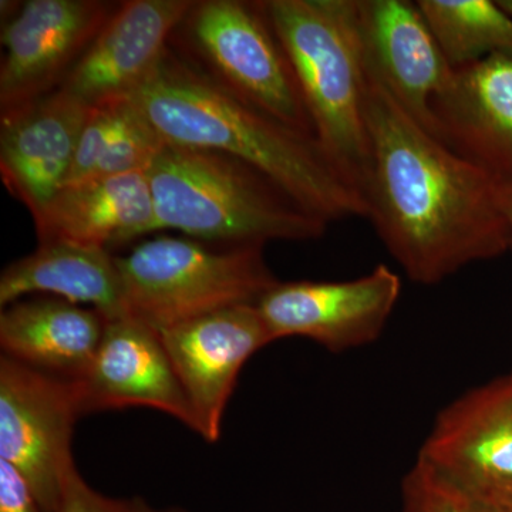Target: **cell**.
<instances>
[{"mask_svg": "<svg viewBox=\"0 0 512 512\" xmlns=\"http://www.w3.org/2000/svg\"><path fill=\"white\" fill-rule=\"evenodd\" d=\"M365 116L366 218L410 281L440 284L511 249L497 181L420 127L369 73Z\"/></svg>", "mask_w": 512, "mask_h": 512, "instance_id": "6da1fadb", "label": "cell"}, {"mask_svg": "<svg viewBox=\"0 0 512 512\" xmlns=\"http://www.w3.org/2000/svg\"><path fill=\"white\" fill-rule=\"evenodd\" d=\"M130 100L168 146L238 158L328 224L366 218L362 194L316 138L239 99L170 49L154 76Z\"/></svg>", "mask_w": 512, "mask_h": 512, "instance_id": "7a4b0ae2", "label": "cell"}, {"mask_svg": "<svg viewBox=\"0 0 512 512\" xmlns=\"http://www.w3.org/2000/svg\"><path fill=\"white\" fill-rule=\"evenodd\" d=\"M147 177L153 232L174 229L225 247H264L269 241H311L328 231V222L271 178L227 154L165 144Z\"/></svg>", "mask_w": 512, "mask_h": 512, "instance_id": "3957f363", "label": "cell"}, {"mask_svg": "<svg viewBox=\"0 0 512 512\" xmlns=\"http://www.w3.org/2000/svg\"><path fill=\"white\" fill-rule=\"evenodd\" d=\"M261 5L291 63L316 140L363 197L369 136L357 0H262Z\"/></svg>", "mask_w": 512, "mask_h": 512, "instance_id": "277c9868", "label": "cell"}, {"mask_svg": "<svg viewBox=\"0 0 512 512\" xmlns=\"http://www.w3.org/2000/svg\"><path fill=\"white\" fill-rule=\"evenodd\" d=\"M124 316L163 330L208 313L251 305L278 282L264 247L212 249L192 238L157 237L116 256Z\"/></svg>", "mask_w": 512, "mask_h": 512, "instance_id": "5b68a950", "label": "cell"}, {"mask_svg": "<svg viewBox=\"0 0 512 512\" xmlns=\"http://www.w3.org/2000/svg\"><path fill=\"white\" fill-rule=\"evenodd\" d=\"M180 28L215 82L284 126L316 138L291 63L261 2L200 0Z\"/></svg>", "mask_w": 512, "mask_h": 512, "instance_id": "8992f818", "label": "cell"}, {"mask_svg": "<svg viewBox=\"0 0 512 512\" xmlns=\"http://www.w3.org/2000/svg\"><path fill=\"white\" fill-rule=\"evenodd\" d=\"M83 416L73 380L0 359V460L16 468L46 512H57L76 470L74 426Z\"/></svg>", "mask_w": 512, "mask_h": 512, "instance_id": "52a82bcc", "label": "cell"}, {"mask_svg": "<svg viewBox=\"0 0 512 512\" xmlns=\"http://www.w3.org/2000/svg\"><path fill=\"white\" fill-rule=\"evenodd\" d=\"M119 3L2 2L0 111L56 92Z\"/></svg>", "mask_w": 512, "mask_h": 512, "instance_id": "ba28073f", "label": "cell"}, {"mask_svg": "<svg viewBox=\"0 0 512 512\" xmlns=\"http://www.w3.org/2000/svg\"><path fill=\"white\" fill-rule=\"evenodd\" d=\"M400 293V276L380 264L349 281H278L256 308L274 342L299 336L339 353L379 339Z\"/></svg>", "mask_w": 512, "mask_h": 512, "instance_id": "9c48e42d", "label": "cell"}, {"mask_svg": "<svg viewBox=\"0 0 512 512\" xmlns=\"http://www.w3.org/2000/svg\"><path fill=\"white\" fill-rule=\"evenodd\" d=\"M458 491L487 505L512 498V376L441 410L417 456Z\"/></svg>", "mask_w": 512, "mask_h": 512, "instance_id": "30bf717a", "label": "cell"}, {"mask_svg": "<svg viewBox=\"0 0 512 512\" xmlns=\"http://www.w3.org/2000/svg\"><path fill=\"white\" fill-rule=\"evenodd\" d=\"M158 335L190 403L195 433L215 443L242 367L274 342L256 303L208 313Z\"/></svg>", "mask_w": 512, "mask_h": 512, "instance_id": "8fae6325", "label": "cell"}, {"mask_svg": "<svg viewBox=\"0 0 512 512\" xmlns=\"http://www.w3.org/2000/svg\"><path fill=\"white\" fill-rule=\"evenodd\" d=\"M194 0L121 2L60 89L90 107L128 100L154 76Z\"/></svg>", "mask_w": 512, "mask_h": 512, "instance_id": "7c38bea8", "label": "cell"}, {"mask_svg": "<svg viewBox=\"0 0 512 512\" xmlns=\"http://www.w3.org/2000/svg\"><path fill=\"white\" fill-rule=\"evenodd\" d=\"M357 28L367 73L436 137L433 104L454 69L417 2L357 0Z\"/></svg>", "mask_w": 512, "mask_h": 512, "instance_id": "4fadbf2b", "label": "cell"}, {"mask_svg": "<svg viewBox=\"0 0 512 512\" xmlns=\"http://www.w3.org/2000/svg\"><path fill=\"white\" fill-rule=\"evenodd\" d=\"M76 384L83 416L150 407L195 431L190 403L160 335L140 320H107L92 366Z\"/></svg>", "mask_w": 512, "mask_h": 512, "instance_id": "5bb4252c", "label": "cell"}, {"mask_svg": "<svg viewBox=\"0 0 512 512\" xmlns=\"http://www.w3.org/2000/svg\"><path fill=\"white\" fill-rule=\"evenodd\" d=\"M92 109L59 89L0 111V177L32 217L66 184Z\"/></svg>", "mask_w": 512, "mask_h": 512, "instance_id": "9a60e30c", "label": "cell"}, {"mask_svg": "<svg viewBox=\"0 0 512 512\" xmlns=\"http://www.w3.org/2000/svg\"><path fill=\"white\" fill-rule=\"evenodd\" d=\"M436 137L500 184H512V55L454 69L433 104Z\"/></svg>", "mask_w": 512, "mask_h": 512, "instance_id": "2e32d148", "label": "cell"}, {"mask_svg": "<svg viewBox=\"0 0 512 512\" xmlns=\"http://www.w3.org/2000/svg\"><path fill=\"white\" fill-rule=\"evenodd\" d=\"M32 218L39 244L67 242L107 249L153 234L154 207L147 173L64 185Z\"/></svg>", "mask_w": 512, "mask_h": 512, "instance_id": "e0dca14e", "label": "cell"}, {"mask_svg": "<svg viewBox=\"0 0 512 512\" xmlns=\"http://www.w3.org/2000/svg\"><path fill=\"white\" fill-rule=\"evenodd\" d=\"M107 319L62 299H33L0 313L3 356L63 379L82 380L99 350Z\"/></svg>", "mask_w": 512, "mask_h": 512, "instance_id": "ac0fdd59", "label": "cell"}, {"mask_svg": "<svg viewBox=\"0 0 512 512\" xmlns=\"http://www.w3.org/2000/svg\"><path fill=\"white\" fill-rule=\"evenodd\" d=\"M33 293H49L74 305H90L107 320L123 318V296L116 256L107 249L67 242L39 244L0 275V306L5 309Z\"/></svg>", "mask_w": 512, "mask_h": 512, "instance_id": "d6986e66", "label": "cell"}, {"mask_svg": "<svg viewBox=\"0 0 512 512\" xmlns=\"http://www.w3.org/2000/svg\"><path fill=\"white\" fill-rule=\"evenodd\" d=\"M447 62L453 69L485 57L512 55V16L491 0H419Z\"/></svg>", "mask_w": 512, "mask_h": 512, "instance_id": "ffe728a7", "label": "cell"}, {"mask_svg": "<svg viewBox=\"0 0 512 512\" xmlns=\"http://www.w3.org/2000/svg\"><path fill=\"white\" fill-rule=\"evenodd\" d=\"M164 147V140L156 128L151 126L150 121L131 101V111L126 126L111 143L106 156L101 160L90 180L114 177V175L147 173Z\"/></svg>", "mask_w": 512, "mask_h": 512, "instance_id": "44dd1931", "label": "cell"}, {"mask_svg": "<svg viewBox=\"0 0 512 512\" xmlns=\"http://www.w3.org/2000/svg\"><path fill=\"white\" fill-rule=\"evenodd\" d=\"M130 111V99L93 107L79 138L72 170L64 185L84 183L93 177L111 143L126 126Z\"/></svg>", "mask_w": 512, "mask_h": 512, "instance_id": "7402d4cb", "label": "cell"}, {"mask_svg": "<svg viewBox=\"0 0 512 512\" xmlns=\"http://www.w3.org/2000/svg\"><path fill=\"white\" fill-rule=\"evenodd\" d=\"M403 512H494L416 460L402 484Z\"/></svg>", "mask_w": 512, "mask_h": 512, "instance_id": "603a6c76", "label": "cell"}, {"mask_svg": "<svg viewBox=\"0 0 512 512\" xmlns=\"http://www.w3.org/2000/svg\"><path fill=\"white\" fill-rule=\"evenodd\" d=\"M57 512H127V500L97 493L76 468L67 478Z\"/></svg>", "mask_w": 512, "mask_h": 512, "instance_id": "cb8c5ba5", "label": "cell"}, {"mask_svg": "<svg viewBox=\"0 0 512 512\" xmlns=\"http://www.w3.org/2000/svg\"><path fill=\"white\" fill-rule=\"evenodd\" d=\"M0 512H46L25 477L0 460Z\"/></svg>", "mask_w": 512, "mask_h": 512, "instance_id": "d4e9b609", "label": "cell"}, {"mask_svg": "<svg viewBox=\"0 0 512 512\" xmlns=\"http://www.w3.org/2000/svg\"><path fill=\"white\" fill-rule=\"evenodd\" d=\"M498 202L501 212L507 222L508 234H510V247L512 249V184L498 183Z\"/></svg>", "mask_w": 512, "mask_h": 512, "instance_id": "484cf974", "label": "cell"}, {"mask_svg": "<svg viewBox=\"0 0 512 512\" xmlns=\"http://www.w3.org/2000/svg\"><path fill=\"white\" fill-rule=\"evenodd\" d=\"M127 512H183L180 510H157L148 505L143 498H131L127 500Z\"/></svg>", "mask_w": 512, "mask_h": 512, "instance_id": "4316f807", "label": "cell"}, {"mask_svg": "<svg viewBox=\"0 0 512 512\" xmlns=\"http://www.w3.org/2000/svg\"><path fill=\"white\" fill-rule=\"evenodd\" d=\"M487 507L494 512H512V498H510V500L504 501V503L497 505H487Z\"/></svg>", "mask_w": 512, "mask_h": 512, "instance_id": "83f0119b", "label": "cell"}, {"mask_svg": "<svg viewBox=\"0 0 512 512\" xmlns=\"http://www.w3.org/2000/svg\"><path fill=\"white\" fill-rule=\"evenodd\" d=\"M501 8L507 10L508 13L512 16V0H498Z\"/></svg>", "mask_w": 512, "mask_h": 512, "instance_id": "f1b7e54d", "label": "cell"}, {"mask_svg": "<svg viewBox=\"0 0 512 512\" xmlns=\"http://www.w3.org/2000/svg\"><path fill=\"white\" fill-rule=\"evenodd\" d=\"M512 376V375H511Z\"/></svg>", "mask_w": 512, "mask_h": 512, "instance_id": "f546056e", "label": "cell"}]
</instances>
